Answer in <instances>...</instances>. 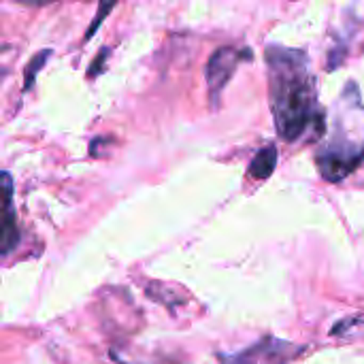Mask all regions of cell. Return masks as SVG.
<instances>
[{
    "label": "cell",
    "mask_w": 364,
    "mask_h": 364,
    "mask_svg": "<svg viewBox=\"0 0 364 364\" xmlns=\"http://www.w3.org/2000/svg\"><path fill=\"white\" fill-rule=\"evenodd\" d=\"M269 100L279 136L288 143L299 141L307 128L324 130L322 113H318L316 79L309 70V58L303 49L269 45L264 49Z\"/></svg>",
    "instance_id": "cell-1"
},
{
    "label": "cell",
    "mask_w": 364,
    "mask_h": 364,
    "mask_svg": "<svg viewBox=\"0 0 364 364\" xmlns=\"http://www.w3.org/2000/svg\"><path fill=\"white\" fill-rule=\"evenodd\" d=\"M364 160V105L354 81H348L337 98L324 141L316 149L320 175L339 183Z\"/></svg>",
    "instance_id": "cell-2"
},
{
    "label": "cell",
    "mask_w": 364,
    "mask_h": 364,
    "mask_svg": "<svg viewBox=\"0 0 364 364\" xmlns=\"http://www.w3.org/2000/svg\"><path fill=\"white\" fill-rule=\"evenodd\" d=\"M245 60H252V49H235V47H220L213 51V55L207 62L205 77L209 87V100L211 105L220 102V96L232 75L237 73V66Z\"/></svg>",
    "instance_id": "cell-3"
},
{
    "label": "cell",
    "mask_w": 364,
    "mask_h": 364,
    "mask_svg": "<svg viewBox=\"0 0 364 364\" xmlns=\"http://www.w3.org/2000/svg\"><path fill=\"white\" fill-rule=\"evenodd\" d=\"M19 243L17 215L13 205V177L0 171V256L11 254Z\"/></svg>",
    "instance_id": "cell-4"
},
{
    "label": "cell",
    "mask_w": 364,
    "mask_h": 364,
    "mask_svg": "<svg viewBox=\"0 0 364 364\" xmlns=\"http://www.w3.org/2000/svg\"><path fill=\"white\" fill-rule=\"evenodd\" d=\"M294 356V348L267 339L237 356L230 358H222L224 364H288Z\"/></svg>",
    "instance_id": "cell-5"
},
{
    "label": "cell",
    "mask_w": 364,
    "mask_h": 364,
    "mask_svg": "<svg viewBox=\"0 0 364 364\" xmlns=\"http://www.w3.org/2000/svg\"><path fill=\"white\" fill-rule=\"evenodd\" d=\"M275 166H277V147L267 145V147L258 149V154L254 156V160L250 164V175L254 179H269L273 175Z\"/></svg>",
    "instance_id": "cell-6"
},
{
    "label": "cell",
    "mask_w": 364,
    "mask_h": 364,
    "mask_svg": "<svg viewBox=\"0 0 364 364\" xmlns=\"http://www.w3.org/2000/svg\"><path fill=\"white\" fill-rule=\"evenodd\" d=\"M47 58H49V49H43L36 58L30 60V64H28V68H26L23 90H30V87H32V83H34V79H36V75H38V70H41V66L45 64Z\"/></svg>",
    "instance_id": "cell-7"
},
{
    "label": "cell",
    "mask_w": 364,
    "mask_h": 364,
    "mask_svg": "<svg viewBox=\"0 0 364 364\" xmlns=\"http://www.w3.org/2000/svg\"><path fill=\"white\" fill-rule=\"evenodd\" d=\"M115 2L117 0H100V4H98V11H96V17H94V21H92V26L87 28V32H85V41H90L94 34H96V30H98V26L105 21V17L111 13V9L115 6Z\"/></svg>",
    "instance_id": "cell-8"
},
{
    "label": "cell",
    "mask_w": 364,
    "mask_h": 364,
    "mask_svg": "<svg viewBox=\"0 0 364 364\" xmlns=\"http://www.w3.org/2000/svg\"><path fill=\"white\" fill-rule=\"evenodd\" d=\"M107 55H109V49H102V53H100V55L96 58V62L92 64V70H90V77H94V75H96V73L100 70V62H105V58H107Z\"/></svg>",
    "instance_id": "cell-9"
}]
</instances>
